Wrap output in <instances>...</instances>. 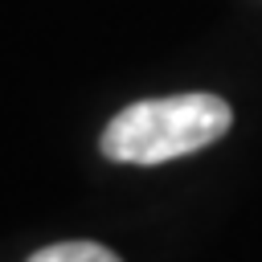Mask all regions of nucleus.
<instances>
[{
    "instance_id": "obj_1",
    "label": "nucleus",
    "mask_w": 262,
    "mask_h": 262,
    "mask_svg": "<svg viewBox=\"0 0 262 262\" xmlns=\"http://www.w3.org/2000/svg\"><path fill=\"white\" fill-rule=\"evenodd\" d=\"M229 123H233V111L217 94H205V90L168 94V98H147L119 111L106 123L98 147L106 160H119V164H164L217 143L229 131Z\"/></svg>"
},
{
    "instance_id": "obj_2",
    "label": "nucleus",
    "mask_w": 262,
    "mask_h": 262,
    "mask_svg": "<svg viewBox=\"0 0 262 262\" xmlns=\"http://www.w3.org/2000/svg\"><path fill=\"white\" fill-rule=\"evenodd\" d=\"M29 262H119V254L98 242H57V246L37 250Z\"/></svg>"
}]
</instances>
